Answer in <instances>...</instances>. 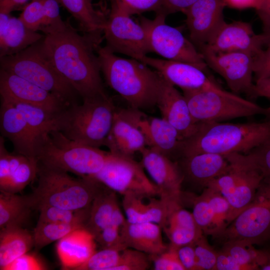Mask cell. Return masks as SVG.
<instances>
[{
    "label": "cell",
    "instance_id": "cell-1",
    "mask_svg": "<svg viewBox=\"0 0 270 270\" xmlns=\"http://www.w3.org/2000/svg\"><path fill=\"white\" fill-rule=\"evenodd\" d=\"M41 47L59 74L85 99L106 96L96 48L101 34L78 33L70 22L42 28Z\"/></svg>",
    "mask_w": 270,
    "mask_h": 270
},
{
    "label": "cell",
    "instance_id": "cell-2",
    "mask_svg": "<svg viewBox=\"0 0 270 270\" xmlns=\"http://www.w3.org/2000/svg\"><path fill=\"white\" fill-rule=\"evenodd\" d=\"M96 50L106 83L132 108L156 106L164 83L158 72L140 60L118 56L106 46L99 44Z\"/></svg>",
    "mask_w": 270,
    "mask_h": 270
},
{
    "label": "cell",
    "instance_id": "cell-3",
    "mask_svg": "<svg viewBox=\"0 0 270 270\" xmlns=\"http://www.w3.org/2000/svg\"><path fill=\"white\" fill-rule=\"evenodd\" d=\"M270 141V118L246 123L199 122L197 130L182 140L180 158L202 152L226 156L245 154Z\"/></svg>",
    "mask_w": 270,
    "mask_h": 270
},
{
    "label": "cell",
    "instance_id": "cell-4",
    "mask_svg": "<svg viewBox=\"0 0 270 270\" xmlns=\"http://www.w3.org/2000/svg\"><path fill=\"white\" fill-rule=\"evenodd\" d=\"M38 175V186L30 196L34 208L43 204L72 210L90 208L102 186L92 178H74L40 163Z\"/></svg>",
    "mask_w": 270,
    "mask_h": 270
},
{
    "label": "cell",
    "instance_id": "cell-5",
    "mask_svg": "<svg viewBox=\"0 0 270 270\" xmlns=\"http://www.w3.org/2000/svg\"><path fill=\"white\" fill-rule=\"evenodd\" d=\"M110 154V152L70 140L58 130L42 138L36 148L38 163L81 178L92 177L98 172Z\"/></svg>",
    "mask_w": 270,
    "mask_h": 270
},
{
    "label": "cell",
    "instance_id": "cell-6",
    "mask_svg": "<svg viewBox=\"0 0 270 270\" xmlns=\"http://www.w3.org/2000/svg\"><path fill=\"white\" fill-rule=\"evenodd\" d=\"M108 96L85 99L69 106L60 115V131L68 138L88 146H104L116 110Z\"/></svg>",
    "mask_w": 270,
    "mask_h": 270
},
{
    "label": "cell",
    "instance_id": "cell-7",
    "mask_svg": "<svg viewBox=\"0 0 270 270\" xmlns=\"http://www.w3.org/2000/svg\"><path fill=\"white\" fill-rule=\"evenodd\" d=\"M40 42L18 53L0 58V68L28 80L70 105L76 104L78 94L57 71Z\"/></svg>",
    "mask_w": 270,
    "mask_h": 270
},
{
    "label": "cell",
    "instance_id": "cell-8",
    "mask_svg": "<svg viewBox=\"0 0 270 270\" xmlns=\"http://www.w3.org/2000/svg\"><path fill=\"white\" fill-rule=\"evenodd\" d=\"M192 116L196 122L223 120L263 114L270 109L229 92L220 86L214 88L183 91Z\"/></svg>",
    "mask_w": 270,
    "mask_h": 270
},
{
    "label": "cell",
    "instance_id": "cell-9",
    "mask_svg": "<svg viewBox=\"0 0 270 270\" xmlns=\"http://www.w3.org/2000/svg\"><path fill=\"white\" fill-rule=\"evenodd\" d=\"M166 16L160 11L154 19L140 17L139 23L146 32L151 52L166 60L191 64L206 70L208 66L199 50L180 30L166 23Z\"/></svg>",
    "mask_w": 270,
    "mask_h": 270
},
{
    "label": "cell",
    "instance_id": "cell-10",
    "mask_svg": "<svg viewBox=\"0 0 270 270\" xmlns=\"http://www.w3.org/2000/svg\"><path fill=\"white\" fill-rule=\"evenodd\" d=\"M262 244L270 240V180L262 179L251 203L216 238Z\"/></svg>",
    "mask_w": 270,
    "mask_h": 270
},
{
    "label": "cell",
    "instance_id": "cell-11",
    "mask_svg": "<svg viewBox=\"0 0 270 270\" xmlns=\"http://www.w3.org/2000/svg\"><path fill=\"white\" fill-rule=\"evenodd\" d=\"M144 168L141 163L136 162L132 158L110 152L102 168L89 178L123 196H158L157 186L147 177Z\"/></svg>",
    "mask_w": 270,
    "mask_h": 270
},
{
    "label": "cell",
    "instance_id": "cell-12",
    "mask_svg": "<svg viewBox=\"0 0 270 270\" xmlns=\"http://www.w3.org/2000/svg\"><path fill=\"white\" fill-rule=\"evenodd\" d=\"M130 16L112 2L103 28L106 46L114 53L140 61L151 50L144 30Z\"/></svg>",
    "mask_w": 270,
    "mask_h": 270
},
{
    "label": "cell",
    "instance_id": "cell-13",
    "mask_svg": "<svg viewBox=\"0 0 270 270\" xmlns=\"http://www.w3.org/2000/svg\"><path fill=\"white\" fill-rule=\"evenodd\" d=\"M207 64L225 80L234 93H244L252 98L254 56L246 52H213L198 50Z\"/></svg>",
    "mask_w": 270,
    "mask_h": 270
},
{
    "label": "cell",
    "instance_id": "cell-14",
    "mask_svg": "<svg viewBox=\"0 0 270 270\" xmlns=\"http://www.w3.org/2000/svg\"><path fill=\"white\" fill-rule=\"evenodd\" d=\"M146 115L141 110L130 107L116 108L106 146L112 154L130 157L146 147L140 122Z\"/></svg>",
    "mask_w": 270,
    "mask_h": 270
},
{
    "label": "cell",
    "instance_id": "cell-15",
    "mask_svg": "<svg viewBox=\"0 0 270 270\" xmlns=\"http://www.w3.org/2000/svg\"><path fill=\"white\" fill-rule=\"evenodd\" d=\"M140 152L141 164L157 186L159 198L170 204H181L184 176L178 164L148 147Z\"/></svg>",
    "mask_w": 270,
    "mask_h": 270
},
{
    "label": "cell",
    "instance_id": "cell-16",
    "mask_svg": "<svg viewBox=\"0 0 270 270\" xmlns=\"http://www.w3.org/2000/svg\"><path fill=\"white\" fill-rule=\"evenodd\" d=\"M1 98L60 112L69 106L54 94L13 73L0 68Z\"/></svg>",
    "mask_w": 270,
    "mask_h": 270
},
{
    "label": "cell",
    "instance_id": "cell-17",
    "mask_svg": "<svg viewBox=\"0 0 270 270\" xmlns=\"http://www.w3.org/2000/svg\"><path fill=\"white\" fill-rule=\"evenodd\" d=\"M263 46L262 34H256L247 22H224L208 41L198 47L213 52H246L255 55Z\"/></svg>",
    "mask_w": 270,
    "mask_h": 270
},
{
    "label": "cell",
    "instance_id": "cell-18",
    "mask_svg": "<svg viewBox=\"0 0 270 270\" xmlns=\"http://www.w3.org/2000/svg\"><path fill=\"white\" fill-rule=\"evenodd\" d=\"M154 68L167 82L182 91L196 90L220 86L206 70L184 62L144 56L140 60Z\"/></svg>",
    "mask_w": 270,
    "mask_h": 270
},
{
    "label": "cell",
    "instance_id": "cell-19",
    "mask_svg": "<svg viewBox=\"0 0 270 270\" xmlns=\"http://www.w3.org/2000/svg\"><path fill=\"white\" fill-rule=\"evenodd\" d=\"M223 0H198L184 12L190 40L196 47L206 44L225 22Z\"/></svg>",
    "mask_w": 270,
    "mask_h": 270
},
{
    "label": "cell",
    "instance_id": "cell-20",
    "mask_svg": "<svg viewBox=\"0 0 270 270\" xmlns=\"http://www.w3.org/2000/svg\"><path fill=\"white\" fill-rule=\"evenodd\" d=\"M0 129L2 136L13 144L14 152L36 158V140L21 112L10 102L1 98Z\"/></svg>",
    "mask_w": 270,
    "mask_h": 270
},
{
    "label": "cell",
    "instance_id": "cell-21",
    "mask_svg": "<svg viewBox=\"0 0 270 270\" xmlns=\"http://www.w3.org/2000/svg\"><path fill=\"white\" fill-rule=\"evenodd\" d=\"M156 106L162 118L178 131L183 140L197 130L199 122L193 119L184 96L165 80Z\"/></svg>",
    "mask_w": 270,
    "mask_h": 270
},
{
    "label": "cell",
    "instance_id": "cell-22",
    "mask_svg": "<svg viewBox=\"0 0 270 270\" xmlns=\"http://www.w3.org/2000/svg\"><path fill=\"white\" fill-rule=\"evenodd\" d=\"M180 158L179 166L184 176L206 188L230 168L228 159L220 154L202 152Z\"/></svg>",
    "mask_w": 270,
    "mask_h": 270
},
{
    "label": "cell",
    "instance_id": "cell-23",
    "mask_svg": "<svg viewBox=\"0 0 270 270\" xmlns=\"http://www.w3.org/2000/svg\"><path fill=\"white\" fill-rule=\"evenodd\" d=\"M94 236L84 228L73 230L58 240L56 250L64 270H76L96 252Z\"/></svg>",
    "mask_w": 270,
    "mask_h": 270
},
{
    "label": "cell",
    "instance_id": "cell-24",
    "mask_svg": "<svg viewBox=\"0 0 270 270\" xmlns=\"http://www.w3.org/2000/svg\"><path fill=\"white\" fill-rule=\"evenodd\" d=\"M146 147L172 159L178 156L183 140L178 131L167 120L146 116L140 122Z\"/></svg>",
    "mask_w": 270,
    "mask_h": 270
},
{
    "label": "cell",
    "instance_id": "cell-25",
    "mask_svg": "<svg viewBox=\"0 0 270 270\" xmlns=\"http://www.w3.org/2000/svg\"><path fill=\"white\" fill-rule=\"evenodd\" d=\"M162 228L152 222L130 223L127 220L121 229L124 244L150 256L160 254L165 251L168 246L163 240Z\"/></svg>",
    "mask_w": 270,
    "mask_h": 270
},
{
    "label": "cell",
    "instance_id": "cell-26",
    "mask_svg": "<svg viewBox=\"0 0 270 270\" xmlns=\"http://www.w3.org/2000/svg\"><path fill=\"white\" fill-rule=\"evenodd\" d=\"M146 197L126 195L123 196L122 206L126 219L130 223L152 222L159 224L162 228L170 212L181 204L172 205L155 196L144 202Z\"/></svg>",
    "mask_w": 270,
    "mask_h": 270
},
{
    "label": "cell",
    "instance_id": "cell-27",
    "mask_svg": "<svg viewBox=\"0 0 270 270\" xmlns=\"http://www.w3.org/2000/svg\"><path fill=\"white\" fill-rule=\"evenodd\" d=\"M229 162L236 167L237 171L236 182L226 199L230 206V224L252 201L263 177L256 170Z\"/></svg>",
    "mask_w": 270,
    "mask_h": 270
},
{
    "label": "cell",
    "instance_id": "cell-28",
    "mask_svg": "<svg viewBox=\"0 0 270 270\" xmlns=\"http://www.w3.org/2000/svg\"><path fill=\"white\" fill-rule=\"evenodd\" d=\"M162 229L170 244L174 247L192 244L204 235L192 212L184 209L181 205L170 212Z\"/></svg>",
    "mask_w": 270,
    "mask_h": 270
},
{
    "label": "cell",
    "instance_id": "cell-29",
    "mask_svg": "<svg viewBox=\"0 0 270 270\" xmlns=\"http://www.w3.org/2000/svg\"><path fill=\"white\" fill-rule=\"evenodd\" d=\"M34 246L33 234L20 226L0 229V270L27 253Z\"/></svg>",
    "mask_w": 270,
    "mask_h": 270
},
{
    "label": "cell",
    "instance_id": "cell-30",
    "mask_svg": "<svg viewBox=\"0 0 270 270\" xmlns=\"http://www.w3.org/2000/svg\"><path fill=\"white\" fill-rule=\"evenodd\" d=\"M44 38L27 28L19 18L10 16L6 32L0 37V57L18 53Z\"/></svg>",
    "mask_w": 270,
    "mask_h": 270
},
{
    "label": "cell",
    "instance_id": "cell-31",
    "mask_svg": "<svg viewBox=\"0 0 270 270\" xmlns=\"http://www.w3.org/2000/svg\"><path fill=\"white\" fill-rule=\"evenodd\" d=\"M5 100L12 102L22 114L36 137V144L42 138L52 131L60 130V115L62 111L54 112L40 106Z\"/></svg>",
    "mask_w": 270,
    "mask_h": 270
},
{
    "label": "cell",
    "instance_id": "cell-32",
    "mask_svg": "<svg viewBox=\"0 0 270 270\" xmlns=\"http://www.w3.org/2000/svg\"><path fill=\"white\" fill-rule=\"evenodd\" d=\"M32 208H34L30 196H21L14 193L0 191V229L22 227L28 218Z\"/></svg>",
    "mask_w": 270,
    "mask_h": 270
},
{
    "label": "cell",
    "instance_id": "cell-33",
    "mask_svg": "<svg viewBox=\"0 0 270 270\" xmlns=\"http://www.w3.org/2000/svg\"><path fill=\"white\" fill-rule=\"evenodd\" d=\"M102 186L92 202L84 226L94 236L109 224L118 206L116 192L105 186L102 188Z\"/></svg>",
    "mask_w": 270,
    "mask_h": 270
},
{
    "label": "cell",
    "instance_id": "cell-34",
    "mask_svg": "<svg viewBox=\"0 0 270 270\" xmlns=\"http://www.w3.org/2000/svg\"><path fill=\"white\" fill-rule=\"evenodd\" d=\"M62 4L77 20L84 32H103L106 18L96 10L90 0H60Z\"/></svg>",
    "mask_w": 270,
    "mask_h": 270
},
{
    "label": "cell",
    "instance_id": "cell-35",
    "mask_svg": "<svg viewBox=\"0 0 270 270\" xmlns=\"http://www.w3.org/2000/svg\"><path fill=\"white\" fill-rule=\"evenodd\" d=\"M225 156L228 161L256 170L263 179L270 180V141L248 152L233 153Z\"/></svg>",
    "mask_w": 270,
    "mask_h": 270
},
{
    "label": "cell",
    "instance_id": "cell-36",
    "mask_svg": "<svg viewBox=\"0 0 270 270\" xmlns=\"http://www.w3.org/2000/svg\"><path fill=\"white\" fill-rule=\"evenodd\" d=\"M86 223L76 222L70 223H44L38 222L34 229V246L40 250L48 244L59 240L73 230L84 228Z\"/></svg>",
    "mask_w": 270,
    "mask_h": 270
},
{
    "label": "cell",
    "instance_id": "cell-37",
    "mask_svg": "<svg viewBox=\"0 0 270 270\" xmlns=\"http://www.w3.org/2000/svg\"><path fill=\"white\" fill-rule=\"evenodd\" d=\"M238 262L252 266L256 270L264 264L266 256L264 249L258 250L253 244L244 241L233 240L223 243L221 249Z\"/></svg>",
    "mask_w": 270,
    "mask_h": 270
},
{
    "label": "cell",
    "instance_id": "cell-38",
    "mask_svg": "<svg viewBox=\"0 0 270 270\" xmlns=\"http://www.w3.org/2000/svg\"><path fill=\"white\" fill-rule=\"evenodd\" d=\"M192 200V214L196 223L204 234L216 238L220 230L210 203L203 193Z\"/></svg>",
    "mask_w": 270,
    "mask_h": 270
},
{
    "label": "cell",
    "instance_id": "cell-39",
    "mask_svg": "<svg viewBox=\"0 0 270 270\" xmlns=\"http://www.w3.org/2000/svg\"><path fill=\"white\" fill-rule=\"evenodd\" d=\"M90 208L72 210L50 205H40L36 208L40 211L38 222L70 223L82 222L86 224L89 216Z\"/></svg>",
    "mask_w": 270,
    "mask_h": 270
},
{
    "label": "cell",
    "instance_id": "cell-40",
    "mask_svg": "<svg viewBox=\"0 0 270 270\" xmlns=\"http://www.w3.org/2000/svg\"><path fill=\"white\" fill-rule=\"evenodd\" d=\"M38 162L36 158L26 157L11 174L3 190L16 194L30 184L38 175Z\"/></svg>",
    "mask_w": 270,
    "mask_h": 270
},
{
    "label": "cell",
    "instance_id": "cell-41",
    "mask_svg": "<svg viewBox=\"0 0 270 270\" xmlns=\"http://www.w3.org/2000/svg\"><path fill=\"white\" fill-rule=\"evenodd\" d=\"M116 248H102L96 252L77 270H113L120 262L122 252Z\"/></svg>",
    "mask_w": 270,
    "mask_h": 270
},
{
    "label": "cell",
    "instance_id": "cell-42",
    "mask_svg": "<svg viewBox=\"0 0 270 270\" xmlns=\"http://www.w3.org/2000/svg\"><path fill=\"white\" fill-rule=\"evenodd\" d=\"M202 193L208 199L214 211L220 230V233L217 236L218 237L230 224V206L229 203L220 192L211 188L206 187Z\"/></svg>",
    "mask_w": 270,
    "mask_h": 270
},
{
    "label": "cell",
    "instance_id": "cell-43",
    "mask_svg": "<svg viewBox=\"0 0 270 270\" xmlns=\"http://www.w3.org/2000/svg\"><path fill=\"white\" fill-rule=\"evenodd\" d=\"M151 262L150 255L128 248L122 252L120 262L113 270H146Z\"/></svg>",
    "mask_w": 270,
    "mask_h": 270
},
{
    "label": "cell",
    "instance_id": "cell-44",
    "mask_svg": "<svg viewBox=\"0 0 270 270\" xmlns=\"http://www.w3.org/2000/svg\"><path fill=\"white\" fill-rule=\"evenodd\" d=\"M193 244L198 270H214L218 257V251L208 244L202 235Z\"/></svg>",
    "mask_w": 270,
    "mask_h": 270
},
{
    "label": "cell",
    "instance_id": "cell-45",
    "mask_svg": "<svg viewBox=\"0 0 270 270\" xmlns=\"http://www.w3.org/2000/svg\"><path fill=\"white\" fill-rule=\"evenodd\" d=\"M28 28L37 32L44 24L43 0H32L26 5L18 17Z\"/></svg>",
    "mask_w": 270,
    "mask_h": 270
},
{
    "label": "cell",
    "instance_id": "cell-46",
    "mask_svg": "<svg viewBox=\"0 0 270 270\" xmlns=\"http://www.w3.org/2000/svg\"><path fill=\"white\" fill-rule=\"evenodd\" d=\"M118 7L130 16L162 10L163 0H112Z\"/></svg>",
    "mask_w": 270,
    "mask_h": 270
},
{
    "label": "cell",
    "instance_id": "cell-47",
    "mask_svg": "<svg viewBox=\"0 0 270 270\" xmlns=\"http://www.w3.org/2000/svg\"><path fill=\"white\" fill-rule=\"evenodd\" d=\"M94 239L102 248H116L120 250L127 248L124 244L121 228L109 224L94 236Z\"/></svg>",
    "mask_w": 270,
    "mask_h": 270
},
{
    "label": "cell",
    "instance_id": "cell-48",
    "mask_svg": "<svg viewBox=\"0 0 270 270\" xmlns=\"http://www.w3.org/2000/svg\"><path fill=\"white\" fill-rule=\"evenodd\" d=\"M150 256L155 270H184L178 257L176 247L170 244L164 252Z\"/></svg>",
    "mask_w": 270,
    "mask_h": 270
},
{
    "label": "cell",
    "instance_id": "cell-49",
    "mask_svg": "<svg viewBox=\"0 0 270 270\" xmlns=\"http://www.w3.org/2000/svg\"><path fill=\"white\" fill-rule=\"evenodd\" d=\"M253 70L256 80L270 78V47L261 49L254 56Z\"/></svg>",
    "mask_w": 270,
    "mask_h": 270
},
{
    "label": "cell",
    "instance_id": "cell-50",
    "mask_svg": "<svg viewBox=\"0 0 270 270\" xmlns=\"http://www.w3.org/2000/svg\"><path fill=\"white\" fill-rule=\"evenodd\" d=\"M46 268L34 256L27 253L19 256L7 266L4 270H42Z\"/></svg>",
    "mask_w": 270,
    "mask_h": 270
},
{
    "label": "cell",
    "instance_id": "cell-51",
    "mask_svg": "<svg viewBox=\"0 0 270 270\" xmlns=\"http://www.w3.org/2000/svg\"><path fill=\"white\" fill-rule=\"evenodd\" d=\"M214 270H256L255 268L242 264L234 260L229 254L222 250L218 252Z\"/></svg>",
    "mask_w": 270,
    "mask_h": 270
},
{
    "label": "cell",
    "instance_id": "cell-52",
    "mask_svg": "<svg viewBox=\"0 0 270 270\" xmlns=\"http://www.w3.org/2000/svg\"><path fill=\"white\" fill-rule=\"evenodd\" d=\"M60 0H43L44 20L42 28L54 25L63 21L60 16Z\"/></svg>",
    "mask_w": 270,
    "mask_h": 270
},
{
    "label": "cell",
    "instance_id": "cell-53",
    "mask_svg": "<svg viewBox=\"0 0 270 270\" xmlns=\"http://www.w3.org/2000/svg\"><path fill=\"white\" fill-rule=\"evenodd\" d=\"M10 153L6 149L4 138L0 137V189L3 190L5 188L10 176Z\"/></svg>",
    "mask_w": 270,
    "mask_h": 270
},
{
    "label": "cell",
    "instance_id": "cell-54",
    "mask_svg": "<svg viewBox=\"0 0 270 270\" xmlns=\"http://www.w3.org/2000/svg\"><path fill=\"white\" fill-rule=\"evenodd\" d=\"M179 260L184 270H198L193 244L176 247Z\"/></svg>",
    "mask_w": 270,
    "mask_h": 270
},
{
    "label": "cell",
    "instance_id": "cell-55",
    "mask_svg": "<svg viewBox=\"0 0 270 270\" xmlns=\"http://www.w3.org/2000/svg\"><path fill=\"white\" fill-rule=\"evenodd\" d=\"M198 0H163L161 12L166 15L184 12Z\"/></svg>",
    "mask_w": 270,
    "mask_h": 270
},
{
    "label": "cell",
    "instance_id": "cell-56",
    "mask_svg": "<svg viewBox=\"0 0 270 270\" xmlns=\"http://www.w3.org/2000/svg\"><path fill=\"white\" fill-rule=\"evenodd\" d=\"M257 97H264L270 100V78L256 80L252 98Z\"/></svg>",
    "mask_w": 270,
    "mask_h": 270
},
{
    "label": "cell",
    "instance_id": "cell-57",
    "mask_svg": "<svg viewBox=\"0 0 270 270\" xmlns=\"http://www.w3.org/2000/svg\"><path fill=\"white\" fill-rule=\"evenodd\" d=\"M225 6L237 10L254 8L260 6L261 0H223Z\"/></svg>",
    "mask_w": 270,
    "mask_h": 270
},
{
    "label": "cell",
    "instance_id": "cell-58",
    "mask_svg": "<svg viewBox=\"0 0 270 270\" xmlns=\"http://www.w3.org/2000/svg\"><path fill=\"white\" fill-rule=\"evenodd\" d=\"M30 0H0V12L10 14Z\"/></svg>",
    "mask_w": 270,
    "mask_h": 270
},
{
    "label": "cell",
    "instance_id": "cell-59",
    "mask_svg": "<svg viewBox=\"0 0 270 270\" xmlns=\"http://www.w3.org/2000/svg\"><path fill=\"white\" fill-rule=\"evenodd\" d=\"M266 258L264 264L260 268L261 270H270V248H264Z\"/></svg>",
    "mask_w": 270,
    "mask_h": 270
},
{
    "label": "cell",
    "instance_id": "cell-60",
    "mask_svg": "<svg viewBox=\"0 0 270 270\" xmlns=\"http://www.w3.org/2000/svg\"><path fill=\"white\" fill-rule=\"evenodd\" d=\"M261 34L262 36L263 46L270 47V30L264 31Z\"/></svg>",
    "mask_w": 270,
    "mask_h": 270
},
{
    "label": "cell",
    "instance_id": "cell-61",
    "mask_svg": "<svg viewBox=\"0 0 270 270\" xmlns=\"http://www.w3.org/2000/svg\"><path fill=\"white\" fill-rule=\"evenodd\" d=\"M265 0L266 2H267L270 3V0Z\"/></svg>",
    "mask_w": 270,
    "mask_h": 270
},
{
    "label": "cell",
    "instance_id": "cell-62",
    "mask_svg": "<svg viewBox=\"0 0 270 270\" xmlns=\"http://www.w3.org/2000/svg\"><path fill=\"white\" fill-rule=\"evenodd\" d=\"M270 109V106L269 107Z\"/></svg>",
    "mask_w": 270,
    "mask_h": 270
},
{
    "label": "cell",
    "instance_id": "cell-63",
    "mask_svg": "<svg viewBox=\"0 0 270 270\" xmlns=\"http://www.w3.org/2000/svg\"></svg>",
    "mask_w": 270,
    "mask_h": 270
}]
</instances>
